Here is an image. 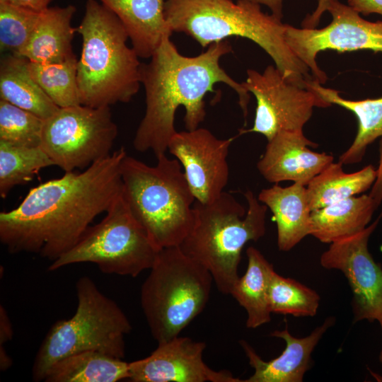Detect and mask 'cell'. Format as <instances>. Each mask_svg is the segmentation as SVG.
I'll list each match as a JSON object with an SVG mask.
<instances>
[{"label":"cell","mask_w":382,"mask_h":382,"mask_svg":"<svg viewBox=\"0 0 382 382\" xmlns=\"http://www.w3.org/2000/svg\"><path fill=\"white\" fill-rule=\"evenodd\" d=\"M127 155L120 147L81 172H65L31 188L18 207L0 212L1 243L11 254L59 258L121 194Z\"/></svg>","instance_id":"obj_1"},{"label":"cell","mask_w":382,"mask_h":382,"mask_svg":"<svg viewBox=\"0 0 382 382\" xmlns=\"http://www.w3.org/2000/svg\"><path fill=\"white\" fill-rule=\"evenodd\" d=\"M231 52L228 40L213 43L195 57L181 54L170 37H165L147 64H141V82L145 90L146 110L133 140L139 152L151 150L156 158L166 154L177 132L175 116L185 108L187 130L199 127L206 116L204 96L223 83L238 96L244 117L248 115L250 93L220 66V59Z\"/></svg>","instance_id":"obj_2"},{"label":"cell","mask_w":382,"mask_h":382,"mask_svg":"<svg viewBox=\"0 0 382 382\" xmlns=\"http://www.w3.org/2000/svg\"><path fill=\"white\" fill-rule=\"evenodd\" d=\"M164 14L172 32L183 33L203 48L231 37L250 40L272 59L289 81L306 86L310 69L285 40L287 24L264 13L257 4L231 0H166Z\"/></svg>","instance_id":"obj_3"},{"label":"cell","mask_w":382,"mask_h":382,"mask_svg":"<svg viewBox=\"0 0 382 382\" xmlns=\"http://www.w3.org/2000/svg\"><path fill=\"white\" fill-rule=\"evenodd\" d=\"M76 30L82 39L76 75L81 104L98 108L129 102L141 84V63L127 45L122 23L102 4L87 0Z\"/></svg>","instance_id":"obj_4"},{"label":"cell","mask_w":382,"mask_h":382,"mask_svg":"<svg viewBox=\"0 0 382 382\" xmlns=\"http://www.w3.org/2000/svg\"><path fill=\"white\" fill-rule=\"evenodd\" d=\"M247 210L224 192L209 203L193 204L192 227L179 245L182 251L212 274L218 290L230 294L239 276L241 252L250 241L266 232L267 207L250 190L244 192Z\"/></svg>","instance_id":"obj_5"},{"label":"cell","mask_w":382,"mask_h":382,"mask_svg":"<svg viewBox=\"0 0 382 382\" xmlns=\"http://www.w3.org/2000/svg\"><path fill=\"white\" fill-rule=\"evenodd\" d=\"M151 166L127 155L122 161V194L131 213L156 245L179 246L193 222L195 197L182 166L166 154Z\"/></svg>","instance_id":"obj_6"},{"label":"cell","mask_w":382,"mask_h":382,"mask_svg":"<svg viewBox=\"0 0 382 382\" xmlns=\"http://www.w3.org/2000/svg\"><path fill=\"white\" fill-rule=\"evenodd\" d=\"M76 292L78 303L74 314L55 322L38 349L31 372L35 382L44 381L57 361L76 353L96 351L125 357V336L132 328L127 316L89 277L77 280Z\"/></svg>","instance_id":"obj_7"},{"label":"cell","mask_w":382,"mask_h":382,"mask_svg":"<svg viewBox=\"0 0 382 382\" xmlns=\"http://www.w3.org/2000/svg\"><path fill=\"white\" fill-rule=\"evenodd\" d=\"M213 282L210 272L179 246L159 251L140 292L143 313L158 344L178 336L202 312Z\"/></svg>","instance_id":"obj_8"},{"label":"cell","mask_w":382,"mask_h":382,"mask_svg":"<svg viewBox=\"0 0 382 382\" xmlns=\"http://www.w3.org/2000/svg\"><path fill=\"white\" fill-rule=\"evenodd\" d=\"M105 213L71 249L52 262L49 271L91 262L105 274L135 277L151 268L161 249L134 217L122 192Z\"/></svg>","instance_id":"obj_9"},{"label":"cell","mask_w":382,"mask_h":382,"mask_svg":"<svg viewBox=\"0 0 382 382\" xmlns=\"http://www.w3.org/2000/svg\"><path fill=\"white\" fill-rule=\"evenodd\" d=\"M117 134L109 106L59 108L44 120L40 146L54 166L71 172L109 156Z\"/></svg>","instance_id":"obj_10"},{"label":"cell","mask_w":382,"mask_h":382,"mask_svg":"<svg viewBox=\"0 0 382 382\" xmlns=\"http://www.w3.org/2000/svg\"><path fill=\"white\" fill-rule=\"evenodd\" d=\"M326 11L331 14L332 21L325 27L297 28L287 24L284 33L290 50L310 69L313 78L321 84L328 77L316 62L320 52L366 50L382 52V21H368L339 0H329Z\"/></svg>","instance_id":"obj_11"},{"label":"cell","mask_w":382,"mask_h":382,"mask_svg":"<svg viewBox=\"0 0 382 382\" xmlns=\"http://www.w3.org/2000/svg\"><path fill=\"white\" fill-rule=\"evenodd\" d=\"M242 84L255 96L257 105L253 126L240 134L259 133L267 141L280 132L303 131L315 107L330 106L311 89L286 79L273 65L262 73L248 69Z\"/></svg>","instance_id":"obj_12"},{"label":"cell","mask_w":382,"mask_h":382,"mask_svg":"<svg viewBox=\"0 0 382 382\" xmlns=\"http://www.w3.org/2000/svg\"><path fill=\"white\" fill-rule=\"evenodd\" d=\"M382 214L362 231L330 243L322 253L321 266L341 271L353 294L354 322L377 321L382 330V267L369 251L368 243Z\"/></svg>","instance_id":"obj_13"},{"label":"cell","mask_w":382,"mask_h":382,"mask_svg":"<svg viewBox=\"0 0 382 382\" xmlns=\"http://www.w3.org/2000/svg\"><path fill=\"white\" fill-rule=\"evenodd\" d=\"M235 137L219 139L209 130L198 127L177 132L168 150L183 168L195 201L209 203L219 197L227 185V156Z\"/></svg>","instance_id":"obj_14"},{"label":"cell","mask_w":382,"mask_h":382,"mask_svg":"<svg viewBox=\"0 0 382 382\" xmlns=\"http://www.w3.org/2000/svg\"><path fill=\"white\" fill-rule=\"evenodd\" d=\"M206 344L179 335L158 344L148 357L129 362L133 382H243L227 370L215 371L203 360Z\"/></svg>","instance_id":"obj_15"},{"label":"cell","mask_w":382,"mask_h":382,"mask_svg":"<svg viewBox=\"0 0 382 382\" xmlns=\"http://www.w3.org/2000/svg\"><path fill=\"white\" fill-rule=\"evenodd\" d=\"M317 144L303 131H283L267 141L265 152L257 163L260 175L269 183L293 181L306 186L333 162L334 157L318 153L309 147Z\"/></svg>","instance_id":"obj_16"},{"label":"cell","mask_w":382,"mask_h":382,"mask_svg":"<svg viewBox=\"0 0 382 382\" xmlns=\"http://www.w3.org/2000/svg\"><path fill=\"white\" fill-rule=\"evenodd\" d=\"M335 323L334 317H328L322 325L316 328L308 336L297 338L291 335L287 328L274 330L271 336L281 338L286 342L285 349L277 357L264 361L245 340H240L254 373L245 382H301L305 373L311 367V354L318 342Z\"/></svg>","instance_id":"obj_17"},{"label":"cell","mask_w":382,"mask_h":382,"mask_svg":"<svg viewBox=\"0 0 382 382\" xmlns=\"http://www.w3.org/2000/svg\"><path fill=\"white\" fill-rule=\"evenodd\" d=\"M258 200L273 214L279 250L289 251L311 233V209L306 186L294 183L288 187L277 183L262 189Z\"/></svg>","instance_id":"obj_18"},{"label":"cell","mask_w":382,"mask_h":382,"mask_svg":"<svg viewBox=\"0 0 382 382\" xmlns=\"http://www.w3.org/2000/svg\"><path fill=\"white\" fill-rule=\"evenodd\" d=\"M122 23L139 57L150 58L170 37L164 14L166 0H100Z\"/></svg>","instance_id":"obj_19"},{"label":"cell","mask_w":382,"mask_h":382,"mask_svg":"<svg viewBox=\"0 0 382 382\" xmlns=\"http://www.w3.org/2000/svg\"><path fill=\"white\" fill-rule=\"evenodd\" d=\"M75 6L47 7L40 12L37 23L25 47L16 55L35 63H57L76 57L71 26Z\"/></svg>","instance_id":"obj_20"},{"label":"cell","mask_w":382,"mask_h":382,"mask_svg":"<svg viewBox=\"0 0 382 382\" xmlns=\"http://www.w3.org/2000/svg\"><path fill=\"white\" fill-rule=\"evenodd\" d=\"M378 207L369 195H363L313 210L311 235L324 243L352 236L368 226Z\"/></svg>","instance_id":"obj_21"},{"label":"cell","mask_w":382,"mask_h":382,"mask_svg":"<svg viewBox=\"0 0 382 382\" xmlns=\"http://www.w3.org/2000/svg\"><path fill=\"white\" fill-rule=\"evenodd\" d=\"M306 86L330 105H337L354 114L358 121L357 132L351 146L339 157V161L343 165L359 163L368 146L382 137V97L347 100L342 98L337 91L323 87L314 79L310 80Z\"/></svg>","instance_id":"obj_22"},{"label":"cell","mask_w":382,"mask_h":382,"mask_svg":"<svg viewBox=\"0 0 382 382\" xmlns=\"http://www.w3.org/2000/svg\"><path fill=\"white\" fill-rule=\"evenodd\" d=\"M246 255V271L238 277L230 295L245 308L247 328L255 329L271 320L269 291L274 270L257 248L248 247Z\"/></svg>","instance_id":"obj_23"},{"label":"cell","mask_w":382,"mask_h":382,"mask_svg":"<svg viewBox=\"0 0 382 382\" xmlns=\"http://www.w3.org/2000/svg\"><path fill=\"white\" fill-rule=\"evenodd\" d=\"M28 64V59L13 54L1 58L0 99L46 120L59 108L32 77Z\"/></svg>","instance_id":"obj_24"},{"label":"cell","mask_w":382,"mask_h":382,"mask_svg":"<svg viewBox=\"0 0 382 382\" xmlns=\"http://www.w3.org/2000/svg\"><path fill=\"white\" fill-rule=\"evenodd\" d=\"M129 362L99 352L64 357L49 369L45 382H117L129 379Z\"/></svg>","instance_id":"obj_25"},{"label":"cell","mask_w":382,"mask_h":382,"mask_svg":"<svg viewBox=\"0 0 382 382\" xmlns=\"http://www.w3.org/2000/svg\"><path fill=\"white\" fill-rule=\"evenodd\" d=\"M340 161L332 162L306 185L311 211L356 196L369 190L376 178V169L369 165L354 173H345Z\"/></svg>","instance_id":"obj_26"},{"label":"cell","mask_w":382,"mask_h":382,"mask_svg":"<svg viewBox=\"0 0 382 382\" xmlns=\"http://www.w3.org/2000/svg\"><path fill=\"white\" fill-rule=\"evenodd\" d=\"M54 166L40 146L13 145L0 141V196L4 199L16 186L27 183L42 169Z\"/></svg>","instance_id":"obj_27"},{"label":"cell","mask_w":382,"mask_h":382,"mask_svg":"<svg viewBox=\"0 0 382 382\" xmlns=\"http://www.w3.org/2000/svg\"><path fill=\"white\" fill-rule=\"evenodd\" d=\"M76 57L57 63L28 61V70L44 92L59 107L81 105L77 83Z\"/></svg>","instance_id":"obj_28"},{"label":"cell","mask_w":382,"mask_h":382,"mask_svg":"<svg viewBox=\"0 0 382 382\" xmlns=\"http://www.w3.org/2000/svg\"><path fill=\"white\" fill-rule=\"evenodd\" d=\"M320 299L313 289L274 272L269 291L272 313L313 317L317 313Z\"/></svg>","instance_id":"obj_29"},{"label":"cell","mask_w":382,"mask_h":382,"mask_svg":"<svg viewBox=\"0 0 382 382\" xmlns=\"http://www.w3.org/2000/svg\"><path fill=\"white\" fill-rule=\"evenodd\" d=\"M44 120L0 99V141L22 146L41 145Z\"/></svg>","instance_id":"obj_30"},{"label":"cell","mask_w":382,"mask_h":382,"mask_svg":"<svg viewBox=\"0 0 382 382\" xmlns=\"http://www.w3.org/2000/svg\"><path fill=\"white\" fill-rule=\"evenodd\" d=\"M41 11L0 1V48L17 54L27 44Z\"/></svg>","instance_id":"obj_31"},{"label":"cell","mask_w":382,"mask_h":382,"mask_svg":"<svg viewBox=\"0 0 382 382\" xmlns=\"http://www.w3.org/2000/svg\"><path fill=\"white\" fill-rule=\"evenodd\" d=\"M347 4L359 13H377L382 16V0H347Z\"/></svg>","instance_id":"obj_32"},{"label":"cell","mask_w":382,"mask_h":382,"mask_svg":"<svg viewBox=\"0 0 382 382\" xmlns=\"http://www.w3.org/2000/svg\"><path fill=\"white\" fill-rule=\"evenodd\" d=\"M378 151L379 159L378 166L376 169V178L369 194L378 207L382 202V138L379 142Z\"/></svg>","instance_id":"obj_33"},{"label":"cell","mask_w":382,"mask_h":382,"mask_svg":"<svg viewBox=\"0 0 382 382\" xmlns=\"http://www.w3.org/2000/svg\"><path fill=\"white\" fill-rule=\"evenodd\" d=\"M13 335V328L5 308L0 306V346L11 340Z\"/></svg>","instance_id":"obj_34"},{"label":"cell","mask_w":382,"mask_h":382,"mask_svg":"<svg viewBox=\"0 0 382 382\" xmlns=\"http://www.w3.org/2000/svg\"><path fill=\"white\" fill-rule=\"evenodd\" d=\"M329 0H319L316 10L311 15H308L302 22V28H316L323 13L326 11Z\"/></svg>","instance_id":"obj_35"},{"label":"cell","mask_w":382,"mask_h":382,"mask_svg":"<svg viewBox=\"0 0 382 382\" xmlns=\"http://www.w3.org/2000/svg\"><path fill=\"white\" fill-rule=\"evenodd\" d=\"M18 6L42 11L48 7L50 0H0Z\"/></svg>","instance_id":"obj_36"},{"label":"cell","mask_w":382,"mask_h":382,"mask_svg":"<svg viewBox=\"0 0 382 382\" xmlns=\"http://www.w3.org/2000/svg\"><path fill=\"white\" fill-rule=\"evenodd\" d=\"M248 1L257 4L267 6L271 11L272 14L282 20L283 17V1L284 0H237Z\"/></svg>","instance_id":"obj_37"},{"label":"cell","mask_w":382,"mask_h":382,"mask_svg":"<svg viewBox=\"0 0 382 382\" xmlns=\"http://www.w3.org/2000/svg\"><path fill=\"white\" fill-rule=\"evenodd\" d=\"M13 364L11 358L6 351L4 346H0V369L5 371L8 369Z\"/></svg>","instance_id":"obj_38"},{"label":"cell","mask_w":382,"mask_h":382,"mask_svg":"<svg viewBox=\"0 0 382 382\" xmlns=\"http://www.w3.org/2000/svg\"><path fill=\"white\" fill-rule=\"evenodd\" d=\"M378 359L381 364H382V349L381 350L379 355H378Z\"/></svg>","instance_id":"obj_39"},{"label":"cell","mask_w":382,"mask_h":382,"mask_svg":"<svg viewBox=\"0 0 382 382\" xmlns=\"http://www.w3.org/2000/svg\"><path fill=\"white\" fill-rule=\"evenodd\" d=\"M51 1V0H50Z\"/></svg>","instance_id":"obj_40"}]
</instances>
